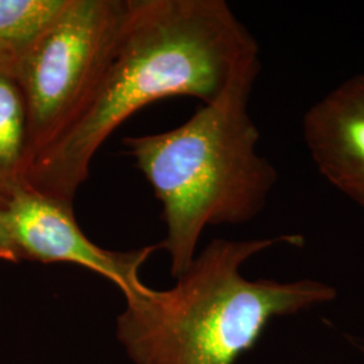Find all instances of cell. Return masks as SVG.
I'll list each match as a JSON object with an SVG mask.
<instances>
[{
    "label": "cell",
    "instance_id": "5b68a950",
    "mask_svg": "<svg viewBox=\"0 0 364 364\" xmlns=\"http://www.w3.org/2000/svg\"><path fill=\"white\" fill-rule=\"evenodd\" d=\"M0 212L21 260L72 263L111 281L124 299L146 291L139 270L158 246L109 251L80 228L72 204L23 185L0 200Z\"/></svg>",
    "mask_w": 364,
    "mask_h": 364
},
{
    "label": "cell",
    "instance_id": "9c48e42d",
    "mask_svg": "<svg viewBox=\"0 0 364 364\" xmlns=\"http://www.w3.org/2000/svg\"><path fill=\"white\" fill-rule=\"evenodd\" d=\"M0 259L13 262V263L21 262L19 254L14 246L13 239L9 234L6 223L3 220L1 212H0Z\"/></svg>",
    "mask_w": 364,
    "mask_h": 364
},
{
    "label": "cell",
    "instance_id": "6da1fadb",
    "mask_svg": "<svg viewBox=\"0 0 364 364\" xmlns=\"http://www.w3.org/2000/svg\"><path fill=\"white\" fill-rule=\"evenodd\" d=\"M260 69L259 46L224 0H130L117 48L90 102L36 156L26 185L73 204L92 159L141 108L171 96L210 105Z\"/></svg>",
    "mask_w": 364,
    "mask_h": 364
},
{
    "label": "cell",
    "instance_id": "7a4b0ae2",
    "mask_svg": "<svg viewBox=\"0 0 364 364\" xmlns=\"http://www.w3.org/2000/svg\"><path fill=\"white\" fill-rule=\"evenodd\" d=\"M302 243L299 235L269 239H215L168 290L149 287L126 299L117 336L134 364H235L251 351L277 317L336 299L317 279H248L242 266L277 245Z\"/></svg>",
    "mask_w": 364,
    "mask_h": 364
},
{
    "label": "cell",
    "instance_id": "8992f818",
    "mask_svg": "<svg viewBox=\"0 0 364 364\" xmlns=\"http://www.w3.org/2000/svg\"><path fill=\"white\" fill-rule=\"evenodd\" d=\"M302 134L316 169L364 212V72L311 105Z\"/></svg>",
    "mask_w": 364,
    "mask_h": 364
},
{
    "label": "cell",
    "instance_id": "52a82bcc",
    "mask_svg": "<svg viewBox=\"0 0 364 364\" xmlns=\"http://www.w3.org/2000/svg\"><path fill=\"white\" fill-rule=\"evenodd\" d=\"M31 161L26 105L14 73L0 70V200L26 185Z\"/></svg>",
    "mask_w": 364,
    "mask_h": 364
},
{
    "label": "cell",
    "instance_id": "30bf717a",
    "mask_svg": "<svg viewBox=\"0 0 364 364\" xmlns=\"http://www.w3.org/2000/svg\"><path fill=\"white\" fill-rule=\"evenodd\" d=\"M353 344H355V346L359 348V351L362 352L364 355V340H358V338H355Z\"/></svg>",
    "mask_w": 364,
    "mask_h": 364
},
{
    "label": "cell",
    "instance_id": "277c9868",
    "mask_svg": "<svg viewBox=\"0 0 364 364\" xmlns=\"http://www.w3.org/2000/svg\"><path fill=\"white\" fill-rule=\"evenodd\" d=\"M129 6L130 0H69L18 66L31 161L90 102L117 48Z\"/></svg>",
    "mask_w": 364,
    "mask_h": 364
},
{
    "label": "cell",
    "instance_id": "3957f363",
    "mask_svg": "<svg viewBox=\"0 0 364 364\" xmlns=\"http://www.w3.org/2000/svg\"><path fill=\"white\" fill-rule=\"evenodd\" d=\"M259 72L237 78L174 130L123 139L162 204L166 237L158 248L168 251L174 278L195 259L208 225L255 219L278 181L258 151L259 130L248 111Z\"/></svg>",
    "mask_w": 364,
    "mask_h": 364
},
{
    "label": "cell",
    "instance_id": "ba28073f",
    "mask_svg": "<svg viewBox=\"0 0 364 364\" xmlns=\"http://www.w3.org/2000/svg\"><path fill=\"white\" fill-rule=\"evenodd\" d=\"M69 0H0V70L14 73Z\"/></svg>",
    "mask_w": 364,
    "mask_h": 364
}]
</instances>
